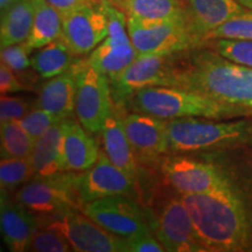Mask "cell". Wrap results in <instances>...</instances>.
Instances as JSON below:
<instances>
[{"instance_id": "30", "label": "cell", "mask_w": 252, "mask_h": 252, "mask_svg": "<svg viewBox=\"0 0 252 252\" xmlns=\"http://www.w3.org/2000/svg\"><path fill=\"white\" fill-rule=\"evenodd\" d=\"M206 43L223 58L252 68V40L214 39Z\"/></svg>"}, {"instance_id": "19", "label": "cell", "mask_w": 252, "mask_h": 252, "mask_svg": "<svg viewBox=\"0 0 252 252\" xmlns=\"http://www.w3.org/2000/svg\"><path fill=\"white\" fill-rule=\"evenodd\" d=\"M63 157L65 172H84L91 168L99 157L96 140L72 117L65 118Z\"/></svg>"}, {"instance_id": "17", "label": "cell", "mask_w": 252, "mask_h": 252, "mask_svg": "<svg viewBox=\"0 0 252 252\" xmlns=\"http://www.w3.org/2000/svg\"><path fill=\"white\" fill-rule=\"evenodd\" d=\"M83 59H77L67 71L42 84L35 105L59 119L72 117L76 106L78 74Z\"/></svg>"}, {"instance_id": "5", "label": "cell", "mask_w": 252, "mask_h": 252, "mask_svg": "<svg viewBox=\"0 0 252 252\" xmlns=\"http://www.w3.org/2000/svg\"><path fill=\"white\" fill-rule=\"evenodd\" d=\"M127 28L132 43L140 55H173L197 48L185 15L166 20L127 18Z\"/></svg>"}, {"instance_id": "32", "label": "cell", "mask_w": 252, "mask_h": 252, "mask_svg": "<svg viewBox=\"0 0 252 252\" xmlns=\"http://www.w3.org/2000/svg\"><path fill=\"white\" fill-rule=\"evenodd\" d=\"M28 250L36 252H69L74 251V249L64 236L54 230L45 229L37 230L34 234Z\"/></svg>"}, {"instance_id": "26", "label": "cell", "mask_w": 252, "mask_h": 252, "mask_svg": "<svg viewBox=\"0 0 252 252\" xmlns=\"http://www.w3.org/2000/svg\"><path fill=\"white\" fill-rule=\"evenodd\" d=\"M127 18L140 20H166L185 15L182 0H111Z\"/></svg>"}, {"instance_id": "11", "label": "cell", "mask_w": 252, "mask_h": 252, "mask_svg": "<svg viewBox=\"0 0 252 252\" xmlns=\"http://www.w3.org/2000/svg\"><path fill=\"white\" fill-rule=\"evenodd\" d=\"M108 36L102 4L84 6L62 15V39L76 56L90 54Z\"/></svg>"}, {"instance_id": "8", "label": "cell", "mask_w": 252, "mask_h": 252, "mask_svg": "<svg viewBox=\"0 0 252 252\" xmlns=\"http://www.w3.org/2000/svg\"><path fill=\"white\" fill-rule=\"evenodd\" d=\"M82 213L112 234L121 237L150 232L146 212L127 195H112L87 202Z\"/></svg>"}, {"instance_id": "31", "label": "cell", "mask_w": 252, "mask_h": 252, "mask_svg": "<svg viewBox=\"0 0 252 252\" xmlns=\"http://www.w3.org/2000/svg\"><path fill=\"white\" fill-rule=\"evenodd\" d=\"M214 39L252 40V11L248 9L220 25L206 37L204 43Z\"/></svg>"}, {"instance_id": "12", "label": "cell", "mask_w": 252, "mask_h": 252, "mask_svg": "<svg viewBox=\"0 0 252 252\" xmlns=\"http://www.w3.org/2000/svg\"><path fill=\"white\" fill-rule=\"evenodd\" d=\"M135 181L113 165L105 152H100L96 163L76 175V189L82 206L87 202L112 195L134 196Z\"/></svg>"}, {"instance_id": "33", "label": "cell", "mask_w": 252, "mask_h": 252, "mask_svg": "<svg viewBox=\"0 0 252 252\" xmlns=\"http://www.w3.org/2000/svg\"><path fill=\"white\" fill-rule=\"evenodd\" d=\"M59 121H61V119L56 118L50 112L35 105V108L32 109L25 117L19 119V123L28 132V134L33 138V140L36 141L41 135L45 134Z\"/></svg>"}, {"instance_id": "27", "label": "cell", "mask_w": 252, "mask_h": 252, "mask_svg": "<svg viewBox=\"0 0 252 252\" xmlns=\"http://www.w3.org/2000/svg\"><path fill=\"white\" fill-rule=\"evenodd\" d=\"M0 153L4 158H27L31 156L34 143L33 138L21 126L19 121L2 123L0 127Z\"/></svg>"}, {"instance_id": "2", "label": "cell", "mask_w": 252, "mask_h": 252, "mask_svg": "<svg viewBox=\"0 0 252 252\" xmlns=\"http://www.w3.org/2000/svg\"><path fill=\"white\" fill-rule=\"evenodd\" d=\"M196 234L206 251H243L250 226L243 203L231 186L197 194H182Z\"/></svg>"}, {"instance_id": "13", "label": "cell", "mask_w": 252, "mask_h": 252, "mask_svg": "<svg viewBox=\"0 0 252 252\" xmlns=\"http://www.w3.org/2000/svg\"><path fill=\"white\" fill-rule=\"evenodd\" d=\"M123 124L138 162L154 166L168 151L167 122L146 113L123 116Z\"/></svg>"}, {"instance_id": "34", "label": "cell", "mask_w": 252, "mask_h": 252, "mask_svg": "<svg viewBox=\"0 0 252 252\" xmlns=\"http://www.w3.org/2000/svg\"><path fill=\"white\" fill-rule=\"evenodd\" d=\"M30 103L23 97L1 94L0 99V122L19 121L30 112Z\"/></svg>"}, {"instance_id": "3", "label": "cell", "mask_w": 252, "mask_h": 252, "mask_svg": "<svg viewBox=\"0 0 252 252\" xmlns=\"http://www.w3.org/2000/svg\"><path fill=\"white\" fill-rule=\"evenodd\" d=\"M126 105L132 111L161 119L252 117L249 110L175 87H150L135 93Z\"/></svg>"}, {"instance_id": "39", "label": "cell", "mask_w": 252, "mask_h": 252, "mask_svg": "<svg viewBox=\"0 0 252 252\" xmlns=\"http://www.w3.org/2000/svg\"><path fill=\"white\" fill-rule=\"evenodd\" d=\"M236 1H237L238 4H241L242 6H244L245 8L252 11V0H236Z\"/></svg>"}, {"instance_id": "10", "label": "cell", "mask_w": 252, "mask_h": 252, "mask_svg": "<svg viewBox=\"0 0 252 252\" xmlns=\"http://www.w3.org/2000/svg\"><path fill=\"white\" fill-rule=\"evenodd\" d=\"M173 55L139 54L128 67L109 78L115 105H126L135 93L145 88L166 87Z\"/></svg>"}, {"instance_id": "6", "label": "cell", "mask_w": 252, "mask_h": 252, "mask_svg": "<svg viewBox=\"0 0 252 252\" xmlns=\"http://www.w3.org/2000/svg\"><path fill=\"white\" fill-rule=\"evenodd\" d=\"M76 175L75 172H60L45 178H34L21 186L15 200L33 213L47 215L82 208Z\"/></svg>"}, {"instance_id": "24", "label": "cell", "mask_w": 252, "mask_h": 252, "mask_svg": "<svg viewBox=\"0 0 252 252\" xmlns=\"http://www.w3.org/2000/svg\"><path fill=\"white\" fill-rule=\"evenodd\" d=\"M34 21L26 43L31 50H36L62 36V15L48 0H32Z\"/></svg>"}, {"instance_id": "28", "label": "cell", "mask_w": 252, "mask_h": 252, "mask_svg": "<svg viewBox=\"0 0 252 252\" xmlns=\"http://www.w3.org/2000/svg\"><path fill=\"white\" fill-rule=\"evenodd\" d=\"M35 178L30 157L4 158L0 162L1 191L8 193Z\"/></svg>"}, {"instance_id": "38", "label": "cell", "mask_w": 252, "mask_h": 252, "mask_svg": "<svg viewBox=\"0 0 252 252\" xmlns=\"http://www.w3.org/2000/svg\"><path fill=\"white\" fill-rule=\"evenodd\" d=\"M18 0H0V9H1V14L5 13L6 11L9 7H12L15 2H17Z\"/></svg>"}, {"instance_id": "22", "label": "cell", "mask_w": 252, "mask_h": 252, "mask_svg": "<svg viewBox=\"0 0 252 252\" xmlns=\"http://www.w3.org/2000/svg\"><path fill=\"white\" fill-rule=\"evenodd\" d=\"M100 132L104 151L111 162L137 181L138 160L126 135L123 116L118 112L116 105Z\"/></svg>"}, {"instance_id": "25", "label": "cell", "mask_w": 252, "mask_h": 252, "mask_svg": "<svg viewBox=\"0 0 252 252\" xmlns=\"http://www.w3.org/2000/svg\"><path fill=\"white\" fill-rule=\"evenodd\" d=\"M78 56L69 48L62 37L41 47L31 58L32 68L43 80H49L67 71Z\"/></svg>"}, {"instance_id": "4", "label": "cell", "mask_w": 252, "mask_h": 252, "mask_svg": "<svg viewBox=\"0 0 252 252\" xmlns=\"http://www.w3.org/2000/svg\"><path fill=\"white\" fill-rule=\"evenodd\" d=\"M168 150L197 152L236 149L252 145V119L208 122L179 118L167 122Z\"/></svg>"}, {"instance_id": "1", "label": "cell", "mask_w": 252, "mask_h": 252, "mask_svg": "<svg viewBox=\"0 0 252 252\" xmlns=\"http://www.w3.org/2000/svg\"><path fill=\"white\" fill-rule=\"evenodd\" d=\"M166 87L181 88L252 112V68L197 48L172 56Z\"/></svg>"}, {"instance_id": "29", "label": "cell", "mask_w": 252, "mask_h": 252, "mask_svg": "<svg viewBox=\"0 0 252 252\" xmlns=\"http://www.w3.org/2000/svg\"><path fill=\"white\" fill-rule=\"evenodd\" d=\"M31 53L32 50L26 42L17 43L1 49V62L7 64L23 83H33L36 78L31 70Z\"/></svg>"}, {"instance_id": "40", "label": "cell", "mask_w": 252, "mask_h": 252, "mask_svg": "<svg viewBox=\"0 0 252 252\" xmlns=\"http://www.w3.org/2000/svg\"><path fill=\"white\" fill-rule=\"evenodd\" d=\"M97 2H99V4H103V2H110L111 0H96Z\"/></svg>"}, {"instance_id": "23", "label": "cell", "mask_w": 252, "mask_h": 252, "mask_svg": "<svg viewBox=\"0 0 252 252\" xmlns=\"http://www.w3.org/2000/svg\"><path fill=\"white\" fill-rule=\"evenodd\" d=\"M34 21V5L32 0H18L1 14L0 46L2 48L26 42Z\"/></svg>"}, {"instance_id": "35", "label": "cell", "mask_w": 252, "mask_h": 252, "mask_svg": "<svg viewBox=\"0 0 252 252\" xmlns=\"http://www.w3.org/2000/svg\"><path fill=\"white\" fill-rule=\"evenodd\" d=\"M165 248L154 238L152 234L145 232V234L135 235L132 237H125V252H162Z\"/></svg>"}, {"instance_id": "37", "label": "cell", "mask_w": 252, "mask_h": 252, "mask_svg": "<svg viewBox=\"0 0 252 252\" xmlns=\"http://www.w3.org/2000/svg\"><path fill=\"white\" fill-rule=\"evenodd\" d=\"M48 1L50 2V5L54 6L58 9L61 15L70 13L75 9L84 7V6L99 4L96 0H48Z\"/></svg>"}, {"instance_id": "14", "label": "cell", "mask_w": 252, "mask_h": 252, "mask_svg": "<svg viewBox=\"0 0 252 252\" xmlns=\"http://www.w3.org/2000/svg\"><path fill=\"white\" fill-rule=\"evenodd\" d=\"M167 180L181 194H197L229 187L230 182L216 167L191 158L176 156L162 162Z\"/></svg>"}, {"instance_id": "7", "label": "cell", "mask_w": 252, "mask_h": 252, "mask_svg": "<svg viewBox=\"0 0 252 252\" xmlns=\"http://www.w3.org/2000/svg\"><path fill=\"white\" fill-rule=\"evenodd\" d=\"M113 109L115 103L108 77L91 67L88 59H83L76 91L77 119L87 131L97 133L102 131Z\"/></svg>"}, {"instance_id": "21", "label": "cell", "mask_w": 252, "mask_h": 252, "mask_svg": "<svg viewBox=\"0 0 252 252\" xmlns=\"http://www.w3.org/2000/svg\"><path fill=\"white\" fill-rule=\"evenodd\" d=\"M64 126L65 119H61L34 143L30 159L35 178L65 172L63 157Z\"/></svg>"}, {"instance_id": "16", "label": "cell", "mask_w": 252, "mask_h": 252, "mask_svg": "<svg viewBox=\"0 0 252 252\" xmlns=\"http://www.w3.org/2000/svg\"><path fill=\"white\" fill-rule=\"evenodd\" d=\"M186 23L196 42L201 47L206 37L231 18L248 11L236 0H182Z\"/></svg>"}, {"instance_id": "15", "label": "cell", "mask_w": 252, "mask_h": 252, "mask_svg": "<svg viewBox=\"0 0 252 252\" xmlns=\"http://www.w3.org/2000/svg\"><path fill=\"white\" fill-rule=\"evenodd\" d=\"M156 234L165 251H206L196 234L190 214L181 198H172L163 207L158 220Z\"/></svg>"}, {"instance_id": "36", "label": "cell", "mask_w": 252, "mask_h": 252, "mask_svg": "<svg viewBox=\"0 0 252 252\" xmlns=\"http://www.w3.org/2000/svg\"><path fill=\"white\" fill-rule=\"evenodd\" d=\"M23 90H26V87L18 77V75L7 64L1 62L0 64V91H1V94L19 93Z\"/></svg>"}, {"instance_id": "9", "label": "cell", "mask_w": 252, "mask_h": 252, "mask_svg": "<svg viewBox=\"0 0 252 252\" xmlns=\"http://www.w3.org/2000/svg\"><path fill=\"white\" fill-rule=\"evenodd\" d=\"M46 229L64 236L74 251L125 252V237L108 231L76 209L56 214Z\"/></svg>"}, {"instance_id": "18", "label": "cell", "mask_w": 252, "mask_h": 252, "mask_svg": "<svg viewBox=\"0 0 252 252\" xmlns=\"http://www.w3.org/2000/svg\"><path fill=\"white\" fill-rule=\"evenodd\" d=\"M1 191L0 226L4 242L11 251L28 250L33 236L39 230V220L33 212L21 203L9 201Z\"/></svg>"}, {"instance_id": "20", "label": "cell", "mask_w": 252, "mask_h": 252, "mask_svg": "<svg viewBox=\"0 0 252 252\" xmlns=\"http://www.w3.org/2000/svg\"><path fill=\"white\" fill-rule=\"evenodd\" d=\"M138 55L130 35H108L90 53L88 61L109 80L128 67Z\"/></svg>"}]
</instances>
